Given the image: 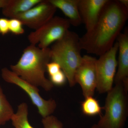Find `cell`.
<instances>
[{"instance_id": "1", "label": "cell", "mask_w": 128, "mask_h": 128, "mask_svg": "<svg viewBox=\"0 0 128 128\" xmlns=\"http://www.w3.org/2000/svg\"><path fill=\"white\" fill-rule=\"evenodd\" d=\"M128 17V9L118 0H108L94 27L80 38L82 49L102 55L113 46Z\"/></svg>"}, {"instance_id": "2", "label": "cell", "mask_w": 128, "mask_h": 128, "mask_svg": "<svg viewBox=\"0 0 128 128\" xmlns=\"http://www.w3.org/2000/svg\"><path fill=\"white\" fill-rule=\"evenodd\" d=\"M50 60V48H41L30 44L24 49L17 63L10 66L11 70L32 84L49 91L54 86L45 73Z\"/></svg>"}, {"instance_id": "3", "label": "cell", "mask_w": 128, "mask_h": 128, "mask_svg": "<svg viewBox=\"0 0 128 128\" xmlns=\"http://www.w3.org/2000/svg\"><path fill=\"white\" fill-rule=\"evenodd\" d=\"M80 38L76 33L69 30L50 48L51 60L60 65L70 87L76 84L75 74L82 60Z\"/></svg>"}, {"instance_id": "4", "label": "cell", "mask_w": 128, "mask_h": 128, "mask_svg": "<svg viewBox=\"0 0 128 128\" xmlns=\"http://www.w3.org/2000/svg\"><path fill=\"white\" fill-rule=\"evenodd\" d=\"M128 89L122 82L115 86L107 92L105 106V114L100 116L96 124L98 128H123L128 113Z\"/></svg>"}, {"instance_id": "5", "label": "cell", "mask_w": 128, "mask_h": 128, "mask_svg": "<svg viewBox=\"0 0 128 128\" xmlns=\"http://www.w3.org/2000/svg\"><path fill=\"white\" fill-rule=\"evenodd\" d=\"M1 76L6 82L18 86L26 92L42 118L51 115L55 111L57 104L55 100L44 99L40 94L38 87L22 80L6 67L2 69Z\"/></svg>"}, {"instance_id": "6", "label": "cell", "mask_w": 128, "mask_h": 128, "mask_svg": "<svg viewBox=\"0 0 128 128\" xmlns=\"http://www.w3.org/2000/svg\"><path fill=\"white\" fill-rule=\"evenodd\" d=\"M70 25L67 18L54 16L47 23L28 35L30 44L41 48H49L53 43L61 39L69 30Z\"/></svg>"}, {"instance_id": "7", "label": "cell", "mask_w": 128, "mask_h": 128, "mask_svg": "<svg viewBox=\"0 0 128 128\" xmlns=\"http://www.w3.org/2000/svg\"><path fill=\"white\" fill-rule=\"evenodd\" d=\"M118 50V45L116 41L109 50L97 59L96 90L100 94L107 93L113 88L118 66L116 56Z\"/></svg>"}, {"instance_id": "8", "label": "cell", "mask_w": 128, "mask_h": 128, "mask_svg": "<svg viewBox=\"0 0 128 128\" xmlns=\"http://www.w3.org/2000/svg\"><path fill=\"white\" fill-rule=\"evenodd\" d=\"M97 59L88 55L83 56L81 63L74 76L76 84L82 89L84 97L93 96L97 84L96 62Z\"/></svg>"}, {"instance_id": "9", "label": "cell", "mask_w": 128, "mask_h": 128, "mask_svg": "<svg viewBox=\"0 0 128 128\" xmlns=\"http://www.w3.org/2000/svg\"><path fill=\"white\" fill-rule=\"evenodd\" d=\"M57 10L48 0H42L41 2L27 11L17 16L24 25L36 30L54 17Z\"/></svg>"}, {"instance_id": "10", "label": "cell", "mask_w": 128, "mask_h": 128, "mask_svg": "<svg viewBox=\"0 0 128 128\" xmlns=\"http://www.w3.org/2000/svg\"><path fill=\"white\" fill-rule=\"evenodd\" d=\"M108 0H79L78 10L86 31L91 30L97 22Z\"/></svg>"}, {"instance_id": "11", "label": "cell", "mask_w": 128, "mask_h": 128, "mask_svg": "<svg viewBox=\"0 0 128 128\" xmlns=\"http://www.w3.org/2000/svg\"><path fill=\"white\" fill-rule=\"evenodd\" d=\"M118 45V60L117 61L118 70L114 77L115 84L122 82L128 86V32L126 30L121 33L117 38Z\"/></svg>"}, {"instance_id": "12", "label": "cell", "mask_w": 128, "mask_h": 128, "mask_svg": "<svg viewBox=\"0 0 128 128\" xmlns=\"http://www.w3.org/2000/svg\"><path fill=\"white\" fill-rule=\"evenodd\" d=\"M67 17L70 25L78 26L82 23L78 10L79 0H48Z\"/></svg>"}, {"instance_id": "13", "label": "cell", "mask_w": 128, "mask_h": 128, "mask_svg": "<svg viewBox=\"0 0 128 128\" xmlns=\"http://www.w3.org/2000/svg\"><path fill=\"white\" fill-rule=\"evenodd\" d=\"M42 0H9L2 8V14L10 18L27 11L42 1Z\"/></svg>"}, {"instance_id": "14", "label": "cell", "mask_w": 128, "mask_h": 128, "mask_svg": "<svg viewBox=\"0 0 128 128\" xmlns=\"http://www.w3.org/2000/svg\"><path fill=\"white\" fill-rule=\"evenodd\" d=\"M28 107L26 103L22 102L18 107L16 113L12 118V125L15 128H34L28 120Z\"/></svg>"}, {"instance_id": "15", "label": "cell", "mask_w": 128, "mask_h": 128, "mask_svg": "<svg viewBox=\"0 0 128 128\" xmlns=\"http://www.w3.org/2000/svg\"><path fill=\"white\" fill-rule=\"evenodd\" d=\"M14 114V109L8 100L0 84V126L11 120Z\"/></svg>"}, {"instance_id": "16", "label": "cell", "mask_w": 128, "mask_h": 128, "mask_svg": "<svg viewBox=\"0 0 128 128\" xmlns=\"http://www.w3.org/2000/svg\"><path fill=\"white\" fill-rule=\"evenodd\" d=\"M82 113L86 116H93L101 114L103 108L100 105L99 102L93 96L85 98L81 104Z\"/></svg>"}, {"instance_id": "17", "label": "cell", "mask_w": 128, "mask_h": 128, "mask_svg": "<svg viewBox=\"0 0 128 128\" xmlns=\"http://www.w3.org/2000/svg\"><path fill=\"white\" fill-rule=\"evenodd\" d=\"M41 122L44 128H63L62 122L53 115L42 118Z\"/></svg>"}, {"instance_id": "18", "label": "cell", "mask_w": 128, "mask_h": 128, "mask_svg": "<svg viewBox=\"0 0 128 128\" xmlns=\"http://www.w3.org/2000/svg\"><path fill=\"white\" fill-rule=\"evenodd\" d=\"M22 25V22L17 18H10L9 19V32L16 35L23 34L25 31Z\"/></svg>"}, {"instance_id": "19", "label": "cell", "mask_w": 128, "mask_h": 128, "mask_svg": "<svg viewBox=\"0 0 128 128\" xmlns=\"http://www.w3.org/2000/svg\"><path fill=\"white\" fill-rule=\"evenodd\" d=\"M50 77V80L54 86L56 85L58 86H63L67 80L66 76L62 70Z\"/></svg>"}, {"instance_id": "20", "label": "cell", "mask_w": 128, "mask_h": 128, "mask_svg": "<svg viewBox=\"0 0 128 128\" xmlns=\"http://www.w3.org/2000/svg\"><path fill=\"white\" fill-rule=\"evenodd\" d=\"M61 70L59 64L56 62L52 61L47 65V72L50 76L54 74Z\"/></svg>"}, {"instance_id": "21", "label": "cell", "mask_w": 128, "mask_h": 128, "mask_svg": "<svg viewBox=\"0 0 128 128\" xmlns=\"http://www.w3.org/2000/svg\"><path fill=\"white\" fill-rule=\"evenodd\" d=\"M9 32V19L0 18V34L4 36Z\"/></svg>"}, {"instance_id": "22", "label": "cell", "mask_w": 128, "mask_h": 128, "mask_svg": "<svg viewBox=\"0 0 128 128\" xmlns=\"http://www.w3.org/2000/svg\"><path fill=\"white\" fill-rule=\"evenodd\" d=\"M121 4L128 9V0H118Z\"/></svg>"}, {"instance_id": "23", "label": "cell", "mask_w": 128, "mask_h": 128, "mask_svg": "<svg viewBox=\"0 0 128 128\" xmlns=\"http://www.w3.org/2000/svg\"><path fill=\"white\" fill-rule=\"evenodd\" d=\"M9 0H0V8H2L7 4Z\"/></svg>"}, {"instance_id": "24", "label": "cell", "mask_w": 128, "mask_h": 128, "mask_svg": "<svg viewBox=\"0 0 128 128\" xmlns=\"http://www.w3.org/2000/svg\"><path fill=\"white\" fill-rule=\"evenodd\" d=\"M90 128H98L96 124H94Z\"/></svg>"}]
</instances>
